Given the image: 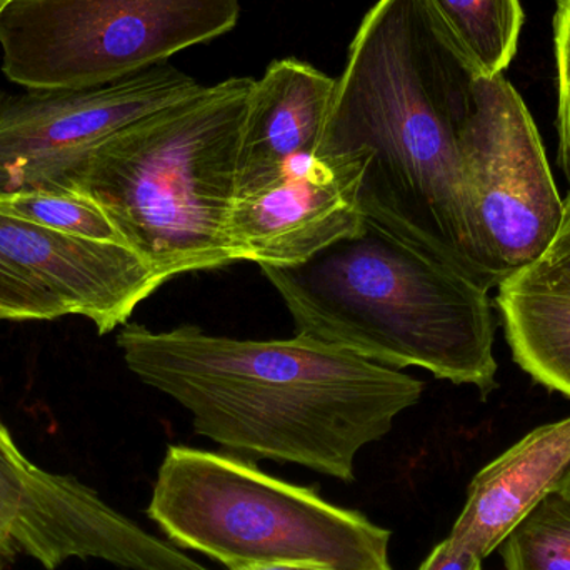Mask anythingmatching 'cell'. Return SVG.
<instances>
[{"mask_svg":"<svg viewBox=\"0 0 570 570\" xmlns=\"http://www.w3.org/2000/svg\"><path fill=\"white\" fill-rule=\"evenodd\" d=\"M124 362L193 415L196 434L237 458L302 465L352 482L355 458L421 401L424 384L335 345L295 334L253 341L196 325L126 324Z\"/></svg>","mask_w":570,"mask_h":570,"instance_id":"6da1fadb","label":"cell"},{"mask_svg":"<svg viewBox=\"0 0 570 570\" xmlns=\"http://www.w3.org/2000/svg\"><path fill=\"white\" fill-rule=\"evenodd\" d=\"M472 80L421 0H379L335 80L314 157L361 160L358 204L367 219L494 288L462 173Z\"/></svg>","mask_w":570,"mask_h":570,"instance_id":"7a4b0ae2","label":"cell"},{"mask_svg":"<svg viewBox=\"0 0 570 570\" xmlns=\"http://www.w3.org/2000/svg\"><path fill=\"white\" fill-rule=\"evenodd\" d=\"M295 334L385 367H421L482 395L495 387L491 288L364 216L355 233L294 266H259Z\"/></svg>","mask_w":570,"mask_h":570,"instance_id":"3957f363","label":"cell"},{"mask_svg":"<svg viewBox=\"0 0 570 570\" xmlns=\"http://www.w3.org/2000/svg\"><path fill=\"white\" fill-rule=\"evenodd\" d=\"M254 82L203 86L130 124L99 144L70 183L164 283L237 263L229 216Z\"/></svg>","mask_w":570,"mask_h":570,"instance_id":"277c9868","label":"cell"},{"mask_svg":"<svg viewBox=\"0 0 570 570\" xmlns=\"http://www.w3.org/2000/svg\"><path fill=\"white\" fill-rule=\"evenodd\" d=\"M147 515L176 548L229 570L259 564L394 570L389 529L237 455L170 445Z\"/></svg>","mask_w":570,"mask_h":570,"instance_id":"5b68a950","label":"cell"},{"mask_svg":"<svg viewBox=\"0 0 570 570\" xmlns=\"http://www.w3.org/2000/svg\"><path fill=\"white\" fill-rule=\"evenodd\" d=\"M239 13V0H13L2 72L23 89L106 86L224 36Z\"/></svg>","mask_w":570,"mask_h":570,"instance_id":"8992f818","label":"cell"},{"mask_svg":"<svg viewBox=\"0 0 570 570\" xmlns=\"http://www.w3.org/2000/svg\"><path fill=\"white\" fill-rule=\"evenodd\" d=\"M461 156L475 246L499 287L544 257L564 216L541 134L504 73L472 80Z\"/></svg>","mask_w":570,"mask_h":570,"instance_id":"52a82bcc","label":"cell"},{"mask_svg":"<svg viewBox=\"0 0 570 570\" xmlns=\"http://www.w3.org/2000/svg\"><path fill=\"white\" fill-rule=\"evenodd\" d=\"M200 87L163 62L89 89L0 92V196L70 190L99 144Z\"/></svg>","mask_w":570,"mask_h":570,"instance_id":"ba28073f","label":"cell"},{"mask_svg":"<svg viewBox=\"0 0 570 570\" xmlns=\"http://www.w3.org/2000/svg\"><path fill=\"white\" fill-rule=\"evenodd\" d=\"M19 556L47 570L72 559L126 570H210L144 531L79 479L30 461L0 417V569Z\"/></svg>","mask_w":570,"mask_h":570,"instance_id":"9c48e42d","label":"cell"},{"mask_svg":"<svg viewBox=\"0 0 570 570\" xmlns=\"http://www.w3.org/2000/svg\"><path fill=\"white\" fill-rule=\"evenodd\" d=\"M362 170L361 160L308 157L266 187L236 196L229 239L237 263L294 266L355 233L364 220Z\"/></svg>","mask_w":570,"mask_h":570,"instance_id":"30bf717a","label":"cell"},{"mask_svg":"<svg viewBox=\"0 0 570 570\" xmlns=\"http://www.w3.org/2000/svg\"><path fill=\"white\" fill-rule=\"evenodd\" d=\"M0 253L26 271L67 315H80L100 335L124 327L163 279L127 244L47 229L0 214Z\"/></svg>","mask_w":570,"mask_h":570,"instance_id":"8fae6325","label":"cell"},{"mask_svg":"<svg viewBox=\"0 0 570 570\" xmlns=\"http://www.w3.org/2000/svg\"><path fill=\"white\" fill-rule=\"evenodd\" d=\"M335 79L295 59L271 63L254 82L240 136L236 196L283 177L314 157L334 99Z\"/></svg>","mask_w":570,"mask_h":570,"instance_id":"7c38bea8","label":"cell"},{"mask_svg":"<svg viewBox=\"0 0 570 570\" xmlns=\"http://www.w3.org/2000/svg\"><path fill=\"white\" fill-rule=\"evenodd\" d=\"M570 468V415L541 425L485 465L449 541L485 559L548 498Z\"/></svg>","mask_w":570,"mask_h":570,"instance_id":"4fadbf2b","label":"cell"},{"mask_svg":"<svg viewBox=\"0 0 570 570\" xmlns=\"http://www.w3.org/2000/svg\"><path fill=\"white\" fill-rule=\"evenodd\" d=\"M501 312L512 357L532 379L570 399V291L515 274L499 285Z\"/></svg>","mask_w":570,"mask_h":570,"instance_id":"5bb4252c","label":"cell"},{"mask_svg":"<svg viewBox=\"0 0 570 570\" xmlns=\"http://www.w3.org/2000/svg\"><path fill=\"white\" fill-rule=\"evenodd\" d=\"M438 32L474 79L501 76L518 52L521 0H421Z\"/></svg>","mask_w":570,"mask_h":570,"instance_id":"9a60e30c","label":"cell"},{"mask_svg":"<svg viewBox=\"0 0 570 570\" xmlns=\"http://www.w3.org/2000/svg\"><path fill=\"white\" fill-rule=\"evenodd\" d=\"M0 214L60 233L127 244L99 204L77 190L3 194Z\"/></svg>","mask_w":570,"mask_h":570,"instance_id":"2e32d148","label":"cell"},{"mask_svg":"<svg viewBox=\"0 0 570 570\" xmlns=\"http://www.w3.org/2000/svg\"><path fill=\"white\" fill-rule=\"evenodd\" d=\"M499 549L508 570H570V499L549 494Z\"/></svg>","mask_w":570,"mask_h":570,"instance_id":"e0dca14e","label":"cell"},{"mask_svg":"<svg viewBox=\"0 0 570 570\" xmlns=\"http://www.w3.org/2000/svg\"><path fill=\"white\" fill-rule=\"evenodd\" d=\"M66 315L52 294L0 253V322L56 321Z\"/></svg>","mask_w":570,"mask_h":570,"instance_id":"ac0fdd59","label":"cell"},{"mask_svg":"<svg viewBox=\"0 0 570 570\" xmlns=\"http://www.w3.org/2000/svg\"><path fill=\"white\" fill-rule=\"evenodd\" d=\"M554 50L559 92V159L570 183V0H556Z\"/></svg>","mask_w":570,"mask_h":570,"instance_id":"d6986e66","label":"cell"},{"mask_svg":"<svg viewBox=\"0 0 570 570\" xmlns=\"http://www.w3.org/2000/svg\"><path fill=\"white\" fill-rule=\"evenodd\" d=\"M519 274L548 287L570 291V193L564 199V216L554 243L538 264Z\"/></svg>","mask_w":570,"mask_h":570,"instance_id":"ffe728a7","label":"cell"},{"mask_svg":"<svg viewBox=\"0 0 570 570\" xmlns=\"http://www.w3.org/2000/svg\"><path fill=\"white\" fill-rule=\"evenodd\" d=\"M482 561L475 552L459 548L454 542L442 541L417 570H482Z\"/></svg>","mask_w":570,"mask_h":570,"instance_id":"44dd1931","label":"cell"},{"mask_svg":"<svg viewBox=\"0 0 570 570\" xmlns=\"http://www.w3.org/2000/svg\"><path fill=\"white\" fill-rule=\"evenodd\" d=\"M240 570H325V569L308 568V566H297V564H259V566H249V568H244Z\"/></svg>","mask_w":570,"mask_h":570,"instance_id":"7402d4cb","label":"cell"},{"mask_svg":"<svg viewBox=\"0 0 570 570\" xmlns=\"http://www.w3.org/2000/svg\"><path fill=\"white\" fill-rule=\"evenodd\" d=\"M556 492H559V494L564 495V498L570 499V468L569 471L566 472L564 478L561 479V482H559L558 489H556Z\"/></svg>","mask_w":570,"mask_h":570,"instance_id":"603a6c76","label":"cell"},{"mask_svg":"<svg viewBox=\"0 0 570 570\" xmlns=\"http://www.w3.org/2000/svg\"><path fill=\"white\" fill-rule=\"evenodd\" d=\"M13 0H0V13H2V10L6 9L7 6H10Z\"/></svg>","mask_w":570,"mask_h":570,"instance_id":"cb8c5ba5","label":"cell"}]
</instances>
